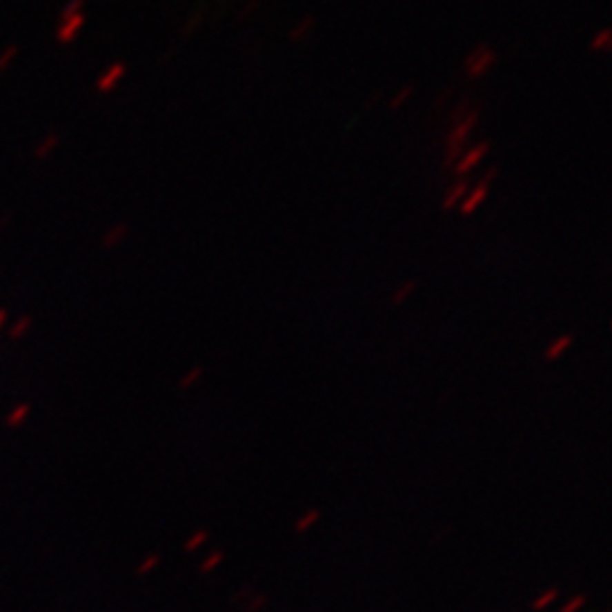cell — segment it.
Here are the masks:
<instances>
[{
    "label": "cell",
    "mask_w": 612,
    "mask_h": 612,
    "mask_svg": "<svg viewBox=\"0 0 612 612\" xmlns=\"http://www.w3.org/2000/svg\"><path fill=\"white\" fill-rule=\"evenodd\" d=\"M476 121H479V111H472L470 116L465 118V121H460L454 130L449 132V137H447V155H444V164H454L456 159L463 155V150H465V141H467V137H470V132H472V127L476 125Z\"/></svg>",
    "instance_id": "obj_1"
},
{
    "label": "cell",
    "mask_w": 612,
    "mask_h": 612,
    "mask_svg": "<svg viewBox=\"0 0 612 612\" xmlns=\"http://www.w3.org/2000/svg\"><path fill=\"white\" fill-rule=\"evenodd\" d=\"M495 61H497V55L492 52L488 46H479L470 57H467L465 68H467V73H470V77H481L483 73H488V70L495 66Z\"/></svg>",
    "instance_id": "obj_2"
},
{
    "label": "cell",
    "mask_w": 612,
    "mask_h": 612,
    "mask_svg": "<svg viewBox=\"0 0 612 612\" xmlns=\"http://www.w3.org/2000/svg\"><path fill=\"white\" fill-rule=\"evenodd\" d=\"M497 175V168H490V175L488 177H483L481 181H479V186H476L470 195L465 197L463 202H460V213H463V216H470V213H474L476 211V206H479L483 200H486L488 197V186H490V179L495 177Z\"/></svg>",
    "instance_id": "obj_3"
},
{
    "label": "cell",
    "mask_w": 612,
    "mask_h": 612,
    "mask_svg": "<svg viewBox=\"0 0 612 612\" xmlns=\"http://www.w3.org/2000/svg\"><path fill=\"white\" fill-rule=\"evenodd\" d=\"M488 150H490V143H479V146H474L472 150H467V152L460 155L458 164H456V175H460V177H463V175L470 172L474 166L488 155Z\"/></svg>",
    "instance_id": "obj_4"
},
{
    "label": "cell",
    "mask_w": 612,
    "mask_h": 612,
    "mask_svg": "<svg viewBox=\"0 0 612 612\" xmlns=\"http://www.w3.org/2000/svg\"><path fill=\"white\" fill-rule=\"evenodd\" d=\"M571 343H574V336H569V333H565V336H560V338H555L553 343L546 347V352H544V359L546 361H558L562 354L567 352V349L571 347Z\"/></svg>",
    "instance_id": "obj_5"
},
{
    "label": "cell",
    "mask_w": 612,
    "mask_h": 612,
    "mask_svg": "<svg viewBox=\"0 0 612 612\" xmlns=\"http://www.w3.org/2000/svg\"><path fill=\"white\" fill-rule=\"evenodd\" d=\"M467 193V181L465 179H460L458 184H454L449 188V193L444 195V202H442V209L444 211H449V209H454V206L458 204V200L460 197H463Z\"/></svg>",
    "instance_id": "obj_6"
},
{
    "label": "cell",
    "mask_w": 612,
    "mask_h": 612,
    "mask_svg": "<svg viewBox=\"0 0 612 612\" xmlns=\"http://www.w3.org/2000/svg\"><path fill=\"white\" fill-rule=\"evenodd\" d=\"M555 599H558V590H555V587H551V590H546V592L542 594V597H537L533 603H531V610L540 612V610L549 608L551 603H555Z\"/></svg>",
    "instance_id": "obj_7"
},
{
    "label": "cell",
    "mask_w": 612,
    "mask_h": 612,
    "mask_svg": "<svg viewBox=\"0 0 612 612\" xmlns=\"http://www.w3.org/2000/svg\"><path fill=\"white\" fill-rule=\"evenodd\" d=\"M317 520H320V511H315V508H313V511L304 513V515H302V517L297 520V524H295V531H297V533H304V531L311 529Z\"/></svg>",
    "instance_id": "obj_8"
},
{
    "label": "cell",
    "mask_w": 612,
    "mask_h": 612,
    "mask_svg": "<svg viewBox=\"0 0 612 612\" xmlns=\"http://www.w3.org/2000/svg\"><path fill=\"white\" fill-rule=\"evenodd\" d=\"M28 415H30V406H28V404H21V406H16L10 415H7V426L23 424V419H26Z\"/></svg>",
    "instance_id": "obj_9"
},
{
    "label": "cell",
    "mask_w": 612,
    "mask_h": 612,
    "mask_svg": "<svg viewBox=\"0 0 612 612\" xmlns=\"http://www.w3.org/2000/svg\"><path fill=\"white\" fill-rule=\"evenodd\" d=\"M202 377V365H195V368L188 370V375L179 381V391H188V388H193L197 381H200Z\"/></svg>",
    "instance_id": "obj_10"
},
{
    "label": "cell",
    "mask_w": 612,
    "mask_h": 612,
    "mask_svg": "<svg viewBox=\"0 0 612 612\" xmlns=\"http://www.w3.org/2000/svg\"><path fill=\"white\" fill-rule=\"evenodd\" d=\"M222 558H225V553H222L220 549H216V551H213V553L209 555V558H206V560L202 562L200 571H202V574H211V571L216 569V567L220 565V562H222Z\"/></svg>",
    "instance_id": "obj_11"
},
{
    "label": "cell",
    "mask_w": 612,
    "mask_h": 612,
    "mask_svg": "<svg viewBox=\"0 0 612 612\" xmlns=\"http://www.w3.org/2000/svg\"><path fill=\"white\" fill-rule=\"evenodd\" d=\"M206 537H209V533H206L204 529H200V531H195L193 535H190L188 540H186V544H184V549L186 551H195L197 546H202L204 542H206Z\"/></svg>",
    "instance_id": "obj_12"
},
{
    "label": "cell",
    "mask_w": 612,
    "mask_h": 612,
    "mask_svg": "<svg viewBox=\"0 0 612 612\" xmlns=\"http://www.w3.org/2000/svg\"><path fill=\"white\" fill-rule=\"evenodd\" d=\"M415 288H417V284H415V282H406V284H404L402 288L393 295V304H402V302H406V299L411 297V293H415Z\"/></svg>",
    "instance_id": "obj_13"
},
{
    "label": "cell",
    "mask_w": 612,
    "mask_h": 612,
    "mask_svg": "<svg viewBox=\"0 0 612 612\" xmlns=\"http://www.w3.org/2000/svg\"><path fill=\"white\" fill-rule=\"evenodd\" d=\"M311 28H313V19H311V16H308V19H304V21H299V26H297L295 30H293V32H290V39H293V41H299V39H302V34H306V32H308V30H311Z\"/></svg>",
    "instance_id": "obj_14"
},
{
    "label": "cell",
    "mask_w": 612,
    "mask_h": 612,
    "mask_svg": "<svg viewBox=\"0 0 612 612\" xmlns=\"http://www.w3.org/2000/svg\"><path fill=\"white\" fill-rule=\"evenodd\" d=\"M592 48L594 50H606V48H610V30H601L599 34L594 37Z\"/></svg>",
    "instance_id": "obj_15"
},
{
    "label": "cell",
    "mask_w": 612,
    "mask_h": 612,
    "mask_svg": "<svg viewBox=\"0 0 612 612\" xmlns=\"http://www.w3.org/2000/svg\"><path fill=\"white\" fill-rule=\"evenodd\" d=\"M159 562H161V558H159V555H150V558H146L137 567V574H150V571H152L159 565Z\"/></svg>",
    "instance_id": "obj_16"
},
{
    "label": "cell",
    "mask_w": 612,
    "mask_h": 612,
    "mask_svg": "<svg viewBox=\"0 0 612 612\" xmlns=\"http://www.w3.org/2000/svg\"><path fill=\"white\" fill-rule=\"evenodd\" d=\"M583 603H585V597H583V594H578V597H574L571 601H567L565 606L560 608V612H578V610L583 608Z\"/></svg>",
    "instance_id": "obj_17"
},
{
    "label": "cell",
    "mask_w": 612,
    "mask_h": 612,
    "mask_svg": "<svg viewBox=\"0 0 612 612\" xmlns=\"http://www.w3.org/2000/svg\"><path fill=\"white\" fill-rule=\"evenodd\" d=\"M411 93H413V86H406V89H402L399 93H397V98L391 102V109H399L404 102L411 98Z\"/></svg>",
    "instance_id": "obj_18"
},
{
    "label": "cell",
    "mask_w": 612,
    "mask_h": 612,
    "mask_svg": "<svg viewBox=\"0 0 612 612\" xmlns=\"http://www.w3.org/2000/svg\"><path fill=\"white\" fill-rule=\"evenodd\" d=\"M268 603V597H257L252 601V606H248V612H257V610H261Z\"/></svg>",
    "instance_id": "obj_19"
}]
</instances>
